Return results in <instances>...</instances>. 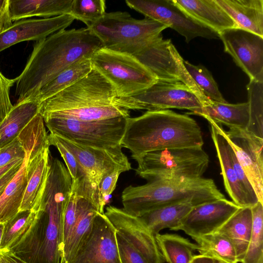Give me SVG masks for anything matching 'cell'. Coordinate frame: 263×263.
Returning <instances> with one entry per match:
<instances>
[{
	"label": "cell",
	"instance_id": "obj_1",
	"mask_svg": "<svg viewBox=\"0 0 263 263\" xmlns=\"http://www.w3.org/2000/svg\"><path fill=\"white\" fill-rule=\"evenodd\" d=\"M71 187L66 167L59 159H52L34 220L9 251L27 263L61 262L64 217Z\"/></svg>",
	"mask_w": 263,
	"mask_h": 263
},
{
	"label": "cell",
	"instance_id": "obj_2",
	"mask_svg": "<svg viewBox=\"0 0 263 263\" xmlns=\"http://www.w3.org/2000/svg\"><path fill=\"white\" fill-rule=\"evenodd\" d=\"M103 47L88 28L63 29L36 41L27 63L16 78V103L32 100L47 83L80 59Z\"/></svg>",
	"mask_w": 263,
	"mask_h": 263
},
{
	"label": "cell",
	"instance_id": "obj_3",
	"mask_svg": "<svg viewBox=\"0 0 263 263\" xmlns=\"http://www.w3.org/2000/svg\"><path fill=\"white\" fill-rule=\"evenodd\" d=\"M120 97L111 84L93 68L86 76L40 104L44 120L81 121L130 117L119 105Z\"/></svg>",
	"mask_w": 263,
	"mask_h": 263
},
{
	"label": "cell",
	"instance_id": "obj_4",
	"mask_svg": "<svg viewBox=\"0 0 263 263\" xmlns=\"http://www.w3.org/2000/svg\"><path fill=\"white\" fill-rule=\"evenodd\" d=\"M133 159L147 153L167 148L199 147L203 145L201 129L187 114L169 109L146 111L127 119L121 141Z\"/></svg>",
	"mask_w": 263,
	"mask_h": 263
},
{
	"label": "cell",
	"instance_id": "obj_5",
	"mask_svg": "<svg viewBox=\"0 0 263 263\" xmlns=\"http://www.w3.org/2000/svg\"><path fill=\"white\" fill-rule=\"evenodd\" d=\"M225 198L212 179H180L148 181L125 187L121 195L123 209L139 217L155 209L180 202L194 206Z\"/></svg>",
	"mask_w": 263,
	"mask_h": 263
},
{
	"label": "cell",
	"instance_id": "obj_6",
	"mask_svg": "<svg viewBox=\"0 0 263 263\" xmlns=\"http://www.w3.org/2000/svg\"><path fill=\"white\" fill-rule=\"evenodd\" d=\"M134 160L138 163L136 174L147 181L201 178L209 163L202 146L158 150Z\"/></svg>",
	"mask_w": 263,
	"mask_h": 263
},
{
	"label": "cell",
	"instance_id": "obj_7",
	"mask_svg": "<svg viewBox=\"0 0 263 263\" xmlns=\"http://www.w3.org/2000/svg\"><path fill=\"white\" fill-rule=\"evenodd\" d=\"M168 27L145 17L137 20L127 12L106 13L88 28L101 41L103 47L130 54Z\"/></svg>",
	"mask_w": 263,
	"mask_h": 263
},
{
	"label": "cell",
	"instance_id": "obj_8",
	"mask_svg": "<svg viewBox=\"0 0 263 263\" xmlns=\"http://www.w3.org/2000/svg\"><path fill=\"white\" fill-rule=\"evenodd\" d=\"M92 67L114 87L120 97L133 96L157 81L132 54L102 47L90 58Z\"/></svg>",
	"mask_w": 263,
	"mask_h": 263
},
{
	"label": "cell",
	"instance_id": "obj_9",
	"mask_svg": "<svg viewBox=\"0 0 263 263\" xmlns=\"http://www.w3.org/2000/svg\"><path fill=\"white\" fill-rule=\"evenodd\" d=\"M127 119L120 117L89 121L50 119L44 122L50 134L85 146L108 148L121 145Z\"/></svg>",
	"mask_w": 263,
	"mask_h": 263
},
{
	"label": "cell",
	"instance_id": "obj_10",
	"mask_svg": "<svg viewBox=\"0 0 263 263\" xmlns=\"http://www.w3.org/2000/svg\"><path fill=\"white\" fill-rule=\"evenodd\" d=\"M132 54L148 69L158 80L183 83L195 93L202 106L210 100L187 71L184 60L170 39H163L162 34L159 35Z\"/></svg>",
	"mask_w": 263,
	"mask_h": 263
},
{
	"label": "cell",
	"instance_id": "obj_11",
	"mask_svg": "<svg viewBox=\"0 0 263 263\" xmlns=\"http://www.w3.org/2000/svg\"><path fill=\"white\" fill-rule=\"evenodd\" d=\"M120 105L129 111L177 108L189 110L187 115H195L202 108L197 96L183 83L160 80L133 96L121 97Z\"/></svg>",
	"mask_w": 263,
	"mask_h": 263
},
{
	"label": "cell",
	"instance_id": "obj_12",
	"mask_svg": "<svg viewBox=\"0 0 263 263\" xmlns=\"http://www.w3.org/2000/svg\"><path fill=\"white\" fill-rule=\"evenodd\" d=\"M125 3L145 17L175 30L187 43L197 37L219 39L218 32L193 18L173 0H126Z\"/></svg>",
	"mask_w": 263,
	"mask_h": 263
},
{
	"label": "cell",
	"instance_id": "obj_13",
	"mask_svg": "<svg viewBox=\"0 0 263 263\" xmlns=\"http://www.w3.org/2000/svg\"><path fill=\"white\" fill-rule=\"evenodd\" d=\"M50 134L74 156L98 192L99 184L105 176L115 171L123 173L132 169L121 145L108 148L88 147Z\"/></svg>",
	"mask_w": 263,
	"mask_h": 263
},
{
	"label": "cell",
	"instance_id": "obj_14",
	"mask_svg": "<svg viewBox=\"0 0 263 263\" xmlns=\"http://www.w3.org/2000/svg\"><path fill=\"white\" fill-rule=\"evenodd\" d=\"M218 33L224 51L250 80L263 82V37L239 28L226 29Z\"/></svg>",
	"mask_w": 263,
	"mask_h": 263
},
{
	"label": "cell",
	"instance_id": "obj_15",
	"mask_svg": "<svg viewBox=\"0 0 263 263\" xmlns=\"http://www.w3.org/2000/svg\"><path fill=\"white\" fill-rule=\"evenodd\" d=\"M221 130L251 184L259 202L263 203V139L246 129Z\"/></svg>",
	"mask_w": 263,
	"mask_h": 263
},
{
	"label": "cell",
	"instance_id": "obj_16",
	"mask_svg": "<svg viewBox=\"0 0 263 263\" xmlns=\"http://www.w3.org/2000/svg\"><path fill=\"white\" fill-rule=\"evenodd\" d=\"M70 263H121L116 230L104 213H98Z\"/></svg>",
	"mask_w": 263,
	"mask_h": 263
},
{
	"label": "cell",
	"instance_id": "obj_17",
	"mask_svg": "<svg viewBox=\"0 0 263 263\" xmlns=\"http://www.w3.org/2000/svg\"><path fill=\"white\" fill-rule=\"evenodd\" d=\"M104 214L117 233L140 253L148 263L165 262L155 236L139 217L127 213L123 209L111 205L106 208Z\"/></svg>",
	"mask_w": 263,
	"mask_h": 263
},
{
	"label": "cell",
	"instance_id": "obj_18",
	"mask_svg": "<svg viewBox=\"0 0 263 263\" xmlns=\"http://www.w3.org/2000/svg\"><path fill=\"white\" fill-rule=\"evenodd\" d=\"M240 208L226 198L195 206L177 231H183L195 240L218 231Z\"/></svg>",
	"mask_w": 263,
	"mask_h": 263
},
{
	"label": "cell",
	"instance_id": "obj_19",
	"mask_svg": "<svg viewBox=\"0 0 263 263\" xmlns=\"http://www.w3.org/2000/svg\"><path fill=\"white\" fill-rule=\"evenodd\" d=\"M74 18L68 14L41 19H23L14 22L0 33V52L23 41H39L65 29Z\"/></svg>",
	"mask_w": 263,
	"mask_h": 263
},
{
	"label": "cell",
	"instance_id": "obj_20",
	"mask_svg": "<svg viewBox=\"0 0 263 263\" xmlns=\"http://www.w3.org/2000/svg\"><path fill=\"white\" fill-rule=\"evenodd\" d=\"M210 125L214 144L223 177L225 190L232 201L240 208L252 207L233 168L230 156L231 146L221 130V125L204 117Z\"/></svg>",
	"mask_w": 263,
	"mask_h": 263
},
{
	"label": "cell",
	"instance_id": "obj_21",
	"mask_svg": "<svg viewBox=\"0 0 263 263\" xmlns=\"http://www.w3.org/2000/svg\"><path fill=\"white\" fill-rule=\"evenodd\" d=\"M193 18L217 32L237 28L228 13L215 0H173Z\"/></svg>",
	"mask_w": 263,
	"mask_h": 263
},
{
	"label": "cell",
	"instance_id": "obj_22",
	"mask_svg": "<svg viewBox=\"0 0 263 263\" xmlns=\"http://www.w3.org/2000/svg\"><path fill=\"white\" fill-rule=\"evenodd\" d=\"M237 28L263 37V0H215Z\"/></svg>",
	"mask_w": 263,
	"mask_h": 263
},
{
	"label": "cell",
	"instance_id": "obj_23",
	"mask_svg": "<svg viewBox=\"0 0 263 263\" xmlns=\"http://www.w3.org/2000/svg\"><path fill=\"white\" fill-rule=\"evenodd\" d=\"M73 0H9L12 22L33 16L50 18L69 14Z\"/></svg>",
	"mask_w": 263,
	"mask_h": 263
},
{
	"label": "cell",
	"instance_id": "obj_24",
	"mask_svg": "<svg viewBox=\"0 0 263 263\" xmlns=\"http://www.w3.org/2000/svg\"><path fill=\"white\" fill-rule=\"evenodd\" d=\"M99 213L96 206L88 199L79 196L76 218L70 236L64 246L60 263H70L80 246L90 232L94 219Z\"/></svg>",
	"mask_w": 263,
	"mask_h": 263
},
{
	"label": "cell",
	"instance_id": "obj_25",
	"mask_svg": "<svg viewBox=\"0 0 263 263\" xmlns=\"http://www.w3.org/2000/svg\"><path fill=\"white\" fill-rule=\"evenodd\" d=\"M195 115L208 117L215 123L224 124L229 128L247 129L249 121V103L230 104L210 100L202 106L200 111Z\"/></svg>",
	"mask_w": 263,
	"mask_h": 263
},
{
	"label": "cell",
	"instance_id": "obj_26",
	"mask_svg": "<svg viewBox=\"0 0 263 263\" xmlns=\"http://www.w3.org/2000/svg\"><path fill=\"white\" fill-rule=\"evenodd\" d=\"M18 137L26 151V156L19 170L0 196V223H5L19 212L27 184L28 150L21 137L18 135Z\"/></svg>",
	"mask_w": 263,
	"mask_h": 263
},
{
	"label": "cell",
	"instance_id": "obj_27",
	"mask_svg": "<svg viewBox=\"0 0 263 263\" xmlns=\"http://www.w3.org/2000/svg\"><path fill=\"white\" fill-rule=\"evenodd\" d=\"M193 207L190 202H180L155 209L139 217L155 236L164 229L177 231Z\"/></svg>",
	"mask_w": 263,
	"mask_h": 263
},
{
	"label": "cell",
	"instance_id": "obj_28",
	"mask_svg": "<svg viewBox=\"0 0 263 263\" xmlns=\"http://www.w3.org/2000/svg\"><path fill=\"white\" fill-rule=\"evenodd\" d=\"M251 207L241 208L217 232L226 236L233 245L238 262L242 260L252 230Z\"/></svg>",
	"mask_w": 263,
	"mask_h": 263
},
{
	"label": "cell",
	"instance_id": "obj_29",
	"mask_svg": "<svg viewBox=\"0 0 263 263\" xmlns=\"http://www.w3.org/2000/svg\"><path fill=\"white\" fill-rule=\"evenodd\" d=\"M40 103L27 100L13 105L0 124V148L16 138L22 130L39 113Z\"/></svg>",
	"mask_w": 263,
	"mask_h": 263
},
{
	"label": "cell",
	"instance_id": "obj_30",
	"mask_svg": "<svg viewBox=\"0 0 263 263\" xmlns=\"http://www.w3.org/2000/svg\"><path fill=\"white\" fill-rule=\"evenodd\" d=\"M92 68L90 58L85 57L80 59L45 85L32 100L41 103L83 78Z\"/></svg>",
	"mask_w": 263,
	"mask_h": 263
},
{
	"label": "cell",
	"instance_id": "obj_31",
	"mask_svg": "<svg viewBox=\"0 0 263 263\" xmlns=\"http://www.w3.org/2000/svg\"><path fill=\"white\" fill-rule=\"evenodd\" d=\"M155 239L160 253L166 263H191L196 243L173 234H158Z\"/></svg>",
	"mask_w": 263,
	"mask_h": 263
},
{
	"label": "cell",
	"instance_id": "obj_32",
	"mask_svg": "<svg viewBox=\"0 0 263 263\" xmlns=\"http://www.w3.org/2000/svg\"><path fill=\"white\" fill-rule=\"evenodd\" d=\"M199 254L225 263H238L235 249L231 242L218 232L195 240Z\"/></svg>",
	"mask_w": 263,
	"mask_h": 263
},
{
	"label": "cell",
	"instance_id": "obj_33",
	"mask_svg": "<svg viewBox=\"0 0 263 263\" xmlns=\"http://www.w3.org/2000/svg\"><path fill=\"white\" fill-rule=\"evenodd\" d=\"M249 121L247 130L263 139V82L250 80L247 84Z\"/></svg>",
	"mask_w": 263,
	"mask_h": 263
},
{
	"label": "cell",
	"instance_id": "obj_34",
	"mask_svg": "<svg viewBox=\"0 0 263 263\" xmlns=\"http://www.w3.org/2000/svg\"><path fill=\"white\" fill-rule=\"evenodd\" d=\"M252 230L246 253L241 263H263V203L251 207Z\"/></svg>",
	"mask_w": 263,
	"mask_h": 263
},
{
	"label": "cell",
	"instance_id": "obj_35",
	"mask_svg": "<svg viewBox=\"0 0 263 263\" xmlns=\"http://www.w3.org/2000/svg\"><path fill=\"white\" fill-rule=\"evenodd\" d=\"M35 215L33 211H21L4 223L1 252L11 249L32 224Z\"/></svg>",
	"mask_w": 263,
	"mask_h": 263
},
{
	"label": "cell",
	"instance_id": "obj_36",
	"mask_svg": "<svg viewBox=\"0 0 263 263\" xmlns=\"http://www.w3.org/2000/svg\"><path fill=\"white\" fill-rule=\"evenodd\" d=\"M184 65L191 78L206 97L212 101L227 102L212 73L206 68L201 65H193L184 60Z\"/></svg>",
	"mask_w": 263,
	"mask_h": 263
},
{
	"label": "cell",
	"instance_id": "obj_37",
	"mask_svg": "<svg viewBox=\"0 0 263 263\" xmlns=\"http://www.w3.org/2000/svg\"><path fill=\"white\" fill-rule=\"evenodd\" d=\"M104 0H73L69 15L89 28L106 13Z\"/></svg>",
	"mask_w": 263,
	"mask_h": 263
},
{
	"label": "cell",
	"instance_id": "obj_38",
	"mask_svg": "<svg viewBox=\"0 0 263 263\" xmlns=\"http://www.w3.org/2000/svg\"><path fill=\"white\" fill-rule=\"evenodd\" d=\"M79 196L71 189L65 210L63 226V249L71 234L76 218L77 203Z\"/></svg>",
	"mask_w": 263,
	"mask_h": 263
},
{
	"label": "cell",
	"instance_id": "obj_39",
	"mask_svg": "<svg viewBox=\"0 0 263 263\" xmlns=\"http://www.w3.org/2000/svg\"><path fill=\"white\" fill-rule=\"evenodd\" d=\"M120 171L114 172L105 176L101 181L99 185V213H104V207L116 189Z\"/></svg>",
	"mask_w": 263,
	"mask_h": 263
},
{
	"label": "cell",
	"instance_id": "obj_40",
	"mask_svg": "<svg viewBox=\"0 0 263 263\" xmlns=\"http://www.w3.org/2000/svg\"><path fill=\"white\" fill-rule=\"evenodd\" d=\"M16 82V78L10 79L0 71V124L13 108L9 97L10 88Z\"/></svg>",
	"mask_w": 263,
	"mask_h": 263
},
{
	"label": "cell",
	"instance_id": "obj_41",
	"mask_svg": "<svg viewBox=\"0 0 263 263\" xmlns=\"http://www.w3.org/2000/svg\"><path fill=\"white\" fill-rule=\"evenodd\" d=\"M26 151L17 137L11 142L0 148V167L16 159H24Z\"/></svg>",
	"mask_w": 263,
	"mask_h": 263
},
{
	"label": "cell",
	"instance_id": "obj_42",
	"mask_svg": "<svg viewBox=\"0 0 263 263\" xmlns=\"http://www.w3.org/2000/svg\"><path fill=\"white\" fill-rule=\"evenodd\" d=\"M121 263H148L144 257L117 233Z\"/></svg>",
	"mask_w": 263,
	"mask_h": 263
},
{
	"label": "cell",
	"instance_id": "obj_43",
	"mask_svg": "<svg viewBox=\"0 0 263 263\" xmlns=\"http://www.w3.org/2000/svg\"><path fill=\"white\" fill-rule=\"evenodd\" d=\"M12 23L9 13V0H0V33Z\"/></svg>",
	"mask_w": 263,
	"mask_h": 263
},
{
	"label": "cell",
	"instance_id": "obj_44",
	"mask_svg": "<svg viewBox=\"0 0 263 263\" xmlns=\"http://www.w3.org/2000/svg\"><path fill=\"white\" fill-rule=\"evenodd\" d=\"M24 159L17 162L14 166L11 168L0 178V196L3 192L6 185L13 178V177L15 176L19 170L23 162Z\"/></svg>",
	"mask_w": 263,
	"mask_h": 263
},
{
	"label": "cell",
	"instance_id": "obj_45",
	"mask_svg": "<svg viewBox=\"0 0 263 263\" xmlns=\"http://www.w3.org/2000/svg\"><path fill=\"white\" fill-rule=\"evenodd\" d=\"M1 252L8 263H27L10 251Z\"/></svg>",
	"mask_w": 263,
	"mask_h": 263
},
{
	"label": "cell",
	"instance_id": "obj_46",
	"mask_svg": "<svg viewBox=\"0 0 263 263\" xmlns=\"http://www.w3.org/2000/svg\"><path fill=\"white\" fill-rule=\"evenodd\" d=\"M191 263H215V260L213 258L203 255H194Z\"/></svg>",
	"mask_w": 263,
	"mask_h": 263
},
{
	"label": "cell",
	"instance_id": "obj_47",
	"mask_svg": "<svg viewBox=\"0 0 263 263\" xmlns=\"http://www.w3.org/2000/svg\"><path fill=\"white\" fill-rule=\"evenodd\" d=\"M24 159H16L5 166L0 167V178L4 175L8 171L20 161Z\"/></svg>",
	"mask_w": 263,
	"mask_h": 263
},
{
	"label": "cell",
	"instance_id": "obj_48",
	"mask_svg": "<svg viewBox=\"0 0 263 263\" xmlns=\"http://www.w3.org/2000/svg\"><path fill=\"white\" fill-rule=\"evenodd\" d=\"M4 227V223H0V252H1V244L2 239L3 230Z\"/></svg>",
	"mask_w": 263,
	"mask_h": 263
},
{
	"label": "cell",
	"instance_id": "obj_49",
	"mask_svg": "<svg viewBox=\"0 0 263 263\" xmlns=\"http://www.w3.org/2000/svg\"><path fill=\"white\" fill-rule=\"evenodd\" d=\"M0 263H8L1 252H0Z\"/></svg>",
	"mask_w": 263,
	"mask_h": 263
},
{
	"label": "cell",
	"instance_id": "obj_50",
	"mask_svg": "<svg viewBox=\"0 0 263 263\" xmlns=\"http://www.w3.org/2000/svg\"><path fill=\"white\" fill-rule=\"evenodd\" d=\"M215 263H225V262H222L221 261H219V260H215Z\"/></svg>",
	"mask_w": 263,
	"mask_h": 263
},
{
	"label": "cell",
	"instance_id": "obj_51",
	"mask_svg": "<svg viewBox=\"0 0 263 263\" xmlns=\"http://www.w3.org/2000/svg\"><path fill=\"white\" fill-rule=\"evenodd\" d=\"M163 263H166V262H163Z\"/></svg>",
	"mask_w": 263,
	"mask_h": 263
}]
</instances>
